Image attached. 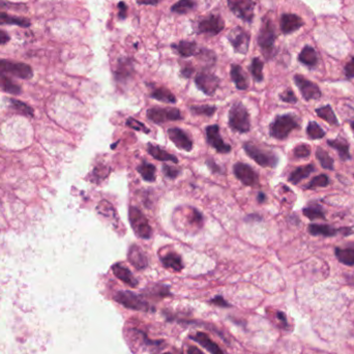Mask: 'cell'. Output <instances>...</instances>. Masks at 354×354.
Masks as SVG:
<instances>
[{
	"instance_id": "40",
	"label": "cell",
	"mask_w": 354,
	"mask_h": 354,
	"mask_svg": "<svg viewBox=\"0 0 354 354\" xmlns=\"http://www.w3.org/2000/svg\"><path fill=\"white\" fill-rule=\"evenodd\" d=\"M302 212H303V215L308 219H310L311 221H314V220H317V219L325 220V215H324L322 207H320L319 205H317V204H314V205H311V206L303 208Z\"/></svg>"
},
{
	"instance_id": "34",
	"label": "cell",
	"mask_w": 354,
	"mask_h": 354,
	"mask_svg": "<svg viewBox=\"0 0 354 354\" xmlns=\"http://www.w3.org/2000/svg\"><path fill=\"white\" fill-rule=\"evenodd\" d=\"M335 254L337 259L341 263L348 266L354 265V249H352V247H347V249L337 247Z\"/></svg>"
},
{
	"instance_id": "1",
	"label": "cell",
	"mask_w": 354,
	"mask_h": 354,
	"mask_svg": "<svg viewBox=\"0 0 354 354\" xmlns=\"http://www.w3.org/2000/svg\"><path fill=\"white\" fill-rule=\"evenodd\" d=\"M276 39L277 34L274 22L268 17H265L262 21L261 28L259 30L258 44L260 46L261 51L266 59H270L274 56Z\"/></svg>"
},
{
	"instance_id": "48",
	"label": "cell",
	"mask_w": 354,
	"mask_h": 354,
	"mask_svg": "<svg viewBox=\"0 0 354 354\" xmlns=\"http://www.w3.org/2000/svg\"><path fill=\"white\" fill-rule=\"evenodd\" d=\"M126 125H127L128 127L133 128V129H136V131H138V132L149 133V129L146 127V125H145L144 123L140 122V121L137 120V119H134V118H132V117L127 118Z\"/></svg>"
},
{
	"instance_id": "42",
	"label": "cell",
	"mask_w": 354,
	"mask_h": 354,
	"mask_svg": "<svg viewBox=\"0 0 354 354\" xmlns=\"http://www.w3.org/2000/svg\"><path fill=\"white\" fill-rule=\"evenodd\" d=\"M306 134L313 140L322 139L325 136V132L320 127V125L315 121H311L306 127Z\"/></svg>"
},
{
	"instance_id": "56",
	"label": "cell",
	"mask_w": 354,
	"mask_h": 354,
	"mask_svg": "<svg viewBox=\"0 0 354 354\" xmlns=\"http://www.w3.org/2000/svg\"><path fill=\"white\" fill-rule=\"evenodd\" d=\"M207 166L209 167V169L212 172H215V173H220L221 172V167L214 162V160H208L207 161Z\"/></svg>"
},
{
	"instance_id": "49",
	"label": "cell",
	"mask_w": 354,
	"mask_h": 354,
	"mask_svg": "<svg viewBox=\"0 0 354 354\" xmlns=\"http://www.w3.org/2000/svg\"><path fill=\"white\" fill-rule=\"evenodd\" d=\"M148 292L150 295H158V296H160V297L168 296V295L170 294L169 287L163 286V285H158V286L152 287L151 289L148 290Z\"/></svg>"
},
{
	"instance_id": "54",
	"label": "cell",
	"mask_w": 354,
	"mask_h": 354,
	"mask_svg": "<svg viewBox=\"0 0 354 354\" xmlns=\"http://www.w3.org/2000/svg\"><path fill=\"white\" fill-rule=\"evenodd\" d=\"M118 18L120 20H124L126 18V14H127V6L123 1H120L118 3Z\"/></svg>"
},
{
	"instance_id": "14",
	"label": "cell",
	"mask_w": 354,
	"mask_h": 354,
	"mask_svg": "<svg viewBox=\"0 0 354 354\" xmlns=\"http://www.w3.org/2000/svg\"><path fill=\"white\" fill-rule=\"evenodd\" d=\"M233 172L236 178L246 186H254L259 182L257 173L249 165L243 163H236L233 167Z\"/></svg>"
},
{
	"instance_id": "5",
	"label": "cell",
	"mask_w": 354,
	"mask_h": 354,
	"mask_svg": "<svg viewBox=\"0 0 354 354\" xmlns=\"http://www.w3.org/2000/svg\"><path fill=\"white\" fill-rule=\"evenodd\" d=\"M243 149L252 160L264 168H275L278 165V157L274 152L264 150L253 143L247 142L243 145Z\"/></svg>"
},
{
	"instance_id": "13",
	"label": "cell",
	"mask_w": 354,
	"mask_h": 354,
	"mask_svg": "<svg viewBox=\"0 0 354 354\" xmlns=\"http://www.w3.org/2000/svg\"><path fill=\"white\" fill-rule=\"evenodd\" d=\"M197 87L206 96H214L220 85V79L211 73L201 72L195 78Z\"/></svg>"
},
{
	"instance_id": "7",
	"label": "cell",
	"mask_w": 354,
	"mask_h": 354,
	"mask_svg": "<svg viewBox=\"0 0 354 354\" xmlns=\"http://www.w3.org/2000/svg\"><path fill=\"white\" fill-rule=\"evenodd\" d=\"M227 38L236 53L244 55L249 51L251 37L249 32L245 31L243 28L239 26L232 28L229 31Z\"/></svg>"
},
{
	"instance_id": "23",
	"label": "cell",
	"mask_w": 354,
	"mask_h": 354,
	"mask_svg": "<svg viewBox=\"0 0 354 354\" xmlns=\"http://www.w3.org/2000/svg\"><path fill=\"white\" fill-rule=\"evenodd\" d=\"M172 47L175 49L177 54H179L181 57H184V58L197 55L199 52L197 44L194 42L181 41L178 44L173 45Z\"/></svg>"
},
{
	"instance_id": "24",
	"label": "cell",
	"mask_w": 354,
	"mask_h": 354,
	"mask_svg": "<svg viewBox=\"0 0 354 354\" xmlns=\"http://www.w3.org/2000/svg\"><path fill=\"white\" fill-rule=\"evenodd\" d=\"M147 151L149 155L158 161H162V162H172L174 164L178 163V159H177L175 156L171 155V153L167 152L166 150L162 149L159 146L152 145V144H148L147 145Z\"/></svg>"
},
{
	"instance_id": "44",
	"label": "cell",
	"mask_w": 354,
	"mask_h": 354,
	"mask_svg": "<svg viewBox=\"0 0 354 354\" xmlns=\"http://www.w3.org/2000/svg\"><path fill=\"white\" fill-rule=\"evenodd\" d=\"M328 183H329V178L327 177V175L320 174L314 177V178L309 182V184L305 186V188L312 190V188H316V187H324L327 186Z\"/></svg>"
},
{
	"instance_id": "39",
	"label": "cell",
	"mask_w": 354,
	"mask_h": 354,
	"mask_svg": "<svg viewBox=\"0 0 354 354\" xmlns=\"http://www.w3.org/2000/svg\"><path fill=\"white\" fill-rule=\"evenodd\" d=\"M263 66L264 63L260 58L255 57L252 60V63L250 65V72L257 82L263 81Z\"/></svg>"
},
{
	"instance_id": "38",
	"label": "cell",
	"mask_w": 354,
	"mask_h": 354,
	"mask_svg": "<svg viewBox=\"0 0 354 354\" xmlns=\"http://www.w3.org/2000/svg\"><path fill=\"white\" fill-rule=\"evenodd\" d=\"M316 158L318 159V161H319L320 165L324 169H327V170L334 169V159L328 155L327 151H325L321 147L317 148Z\"/></svg>"
},
{
	"instance_id": "17",
	"label": "cell",
	"mask_w": 354,
	"mask_h": 354,
	"mask_svg": "<svg viewBox=\"0 0 354 354\" xmlns=\"http://www.w3.org/2000/svg\"><path fill=\"white\" fill-rule=\"evenodd\" d=\"M303 26L302 19L294 14H284L281 17V30L284 34H290Z\"/></svg>"
},
{
	"instance_id": "55",
	"label": "cell",
	"mask_w": 354,
	"mask_h": 354,
	"mask_svg": "<svg viewBox=\"0 0 354 354\" xmlns=\"http://www.w3.org/2000/svg\"><path fill=\"white\" fill-rule=\"evenodd\" d=\"M210 302L216 304V305H219V306H223V308H227V306H230V304L222 296H216L214 299L210 300Z\"/></svg>"
},
{
	"instance_id": "51",
	"label": "cell",
	"mask_w": 354,
	"mask_h": 354,
	"mask_svg": "<svg viewBox=\"0 0 354 354\" xmlns=\"http://www.w3.org/2000/svg\"><path fill=\"white\" fill-rule=\"evenodd\" d=\"M280 99L283 101V102H285V103H290V104H295L297 102V99L296 97H295V94L294 92L289 88L287 90H285L283 93L280 94Z\"/></svg>"
},
{
	"instance_id": "4",
	"label": "cell",
	"mask_w": 354,
	"mask_h": 354,
	"mask_svg": "<svg viewBox=\"0 0 354 354\" xmlns=\"http://www.w3.org/2000/svg\"><path fill=\"white\" fill-rule=\"evenodd\" d=\"M128 220L133 228V231L139 238L149 239L152 234V229L149 222L138 207L131 206L128 209Z\"/></svg>"
},
{
	"instance_id": "43",
	"label": "cell",
	"mask_w": 354,
	"mask_h": 354,
	"mask_svg": "<svg viewBox=\"0 0 354 354\" xmlns=\"http://www.w3.org/2000/svg\"><path fill=\"white\" fill-rule=\"evenodd\" d=\"M10 104H11V107H13L15 110H17L18 112H20L21 114H24L29 117L33 116V110L25 103L15 100V99H10Z\"/></svg>"
},
{
	"instance_id": "62",
	"label": "cell",
	"mask_w": 354,
	"mask_h": 354,
	"mask_svg": "<svg viewBox=\"0 0 354 354\" xmlns=\"http://www.w3.org/2000/svg\"><path fill=\"white\" fill-rule=\"evenodd\" d=\"M351 129H352V132H353V134H354V121L351 122Z\"/></svg>"
},
{
	"instance_id": "52",
	"label": "cell",
	"mask_w": 354,
	"mask_h": 354,
	"mask_svg": "<svg viewBox=\"0 0 354 354\" xmlns=\"http://www.w3.org/2000/svg\"><path fill=\"white\" fill-rule=\"evenodd\" d=\"M191 220V223L194 224V225H197V226H201L202 225V223H203V217H202V214L201 212H199L197 209H193L192 211V216L190 218Z\"/></svg>"
},
{
	"instance_id": "33",
	"label": "cell",
	"mask_w": 354,
	"mask_h": 354,
	"mask_svg": "<svg viewBox=\"0 0 354 354\" xmlns=\"http://www.w3.org/2000/svg\"><path fill=\"white\" fill-rule=\"evenodd\" d=\"M0 24H8V25H18L21 27H28L30 22L25 18L14 17L10 16L3 11H0Z\"/></svg>"
},
{
	"instance_id": "58",
	"label": "cell",
	"mask_w": 354,
	"mask_h": 354,
	"mask_svg": "<svg viewBox=\"0 0 354 354\" xmlns=\"http://www.w3.org/2000/svg\"><path fill=\"white\" fill-rule=\"evenodd\" d=\"M194 73V68L193 67H188V66H185L181 69V75L185 78H190Z\"/></svg>"
},
{
	"instance_id": "57",
	"label": "cell",
	"mask_w": 354,
	"mask_h": 354,
	"mask_svg": "<svg viewBox=\"0 0 354 354\" xmlns=\"http://www.w3.org/2000/svg\"><path fill=\"white\" fill-rule=\"evenodd\" d=\"M138 4L141 5H157L159 0H136Z\"/></svg>"
},
{
	"instance_id": "59",
	"label": "cell",
	"mask_w": 354,
	"mask_h": 354,
	"mask_svg": "<svg viewBox=\"0 0 354 354\" xmlns=\"http://www.w3.org/2000/svg\"><path fill=\"white\" fill-rule=\"evenodd\" d=\"M8 41H9V35L5 31L0 29V45H4Z\"/></svg>"
},
{
	"instance_id": "47",
	"label": "cell",
	"mask_w": 354,
	"mask_h": 354,
	"mask_svg": "<svg viewBox=\"0 0 354 354\" xmlns=\"http://www.w3.org/2000/svg\"><path fill=\"white\" fill-rule=\"evenodd\" d=\"M110 172V169L105 167L104 165H101V166H97L93 170V176H94V181L96 182H100L101 180H103L104 178L108 176Z\"/></svg>"
},
{
	"instance_id": "31",
	"label": "cell",
	"mask_w": 354,
	"mask_h": 354,
	"mask_svg": "<svg viewBox=\"0 0 354 354\" xmlns=\"http://www.w3.org/2000/svg\"><path fill=\"white\" fill-rule=\"evenodd\" d=\"M138 173L142 176V178L145 181L148 182H152L156 180V167L153 166L152 164L147 163V162H143L141 165H139L137 168Z\"/></svg>"
},
{
	"instance_id": "29",
	"label": "cell",
	"mask_w": 354,
	"mask_h": 354,
	"mask_svg": "<svg viewBox=\"0 0 354 354\" xmlns=\"http://www.w3.org/2000/svg\"><path fill=\"white\" fill-rule=\"evenodd\" d=\"M314 170H315V168L313 165H306V166L298 167L290 174L289 181L294 184L299 183L302 179L306 178V177H309L314 172Z\"/></svg>"
},
{
	"instance_id": "15",
	"label": "cell",
	"mask_w": 354,
	"mask_h": 354,
	"mask_svg": "<svg viewBox=\"0 0 354 354\" xmlns=\"http://www.w3.org/2000/svg\"><path fill=\"white\" fill-rule=\"evenodd\" d=\"M206 139L208 144L214 147L220 153H228L231 151V146L224 142L220 134V126L218 124L208 125L206 127Z\"/></svg>"
},
{
	"instance_id": "37",
	"label": "cell",
	"mask_w": 354,
	"mask_h": 354,
	"mask_svg": "<svg viewBox=\"0 0 354 354\" xmlns=\"http://www.w3.org/2000/svg\"><path fill=\"white\" fill-rule=\"evenodd\" d=\"M0 88L11 94H18L21 91L20 86L3 73H0Z\"/></svg>"
},
{
	"instance_id": "19",
	"label": "cell",
	"mask_w": 354,
	"mask_h": 354,
	"mask_svg": "<svg viewBox=\"0 0 354 354\" xmlns=\"http://www.w3.org/2000/svg\"><path fill=\"white\" fill-rule=\"evenodd\" d=\"M112 271L113 274L115 275V277L117 279H119L120 281H122L124 284L128 285L129 287L135 288L138 285V281L137 279L133 276V274L131 273V270L128 268H126L125 266H123L122 264H114L112 266Z\"/></svg>"
},
{
	"instance_id": "53",
	"label": "cell",
	"mask_w": 354,
	"mask_h": 354,
	"mask_svg": "<svg viewBox=\"0 0 354 354\" xmlns=\"http://www.w3.org/2000/svg\"><path fill=\"white\" fill-rule=\"evenodd\" d=\"M345 75L348 79L354 78V57L345 65Z\"/></svg>"
},
{
	"instance_id": "8",
	"label": "cell",
	"mask_w": 354,
	"mask_h": 354,
	"mask_svg": "<svg viewBox=\"0 0 354 354\" xmlns=\"http://www.w3.org/2000/svg\"><path fill=\"white\" fill-rule=\"evenodd\" d=\"M146 116L155 123H164L167 121H176L182 119V115L177 108L153 107L147 110Z\"/></svg>"
},
{
	"instance_id": "16",
	"label": "cell",
	"mask_w": 354,
	"mask_h": 354,
	"mask_svg": "<svg viewBox=\"0 0 354 354\" xmlns=\"http://www.w3.org/2000/svg\"><path fill=\"white\" fill-rule=\"evenodd\" d=\"M169 139L178 147L185 151H191L193 149V141L187 136V134L179 127H170L168 129Z\"/></svg>"
},
{
	"instance_id": "63",
	"label": "cell",
	"mask_w": 354,
	"mask_h": 354,
	"mask_svg": "<svg viewBox=\"0 0 354 354\" xmlns=\"http://www.w3.org/2000/svg\"><path fill=\"white\" fill-rule=\"evenodd\" d=\"M164 354H171V353H164Z\"/></svg>"
},
{
	"instance_id": "45",
	"label": "cell",
	"mask_w": 354,
	"mask_h": 354,
	"mask_svg": "<svg viewBox=\"0 0 354 354\" xmlns=\"http://www.w3.org/2000/svg\"><path fill=\"white\" fill-rule=\"evenodd\" d=\"M191 110L195 114L210 117L216 113L217 108L215 106H192Z\"/></svg>"
},
{
	"instance_id": "46",
	"label": "cell",
	"mask_w": 354,
	"mask_h": 354,
	"mask_svg": "<svg viewBox=\"0 0 354 354\" xmlns=\"http://www.w3.org/2000/svg\"><path fill=\"white\" fill-rule=\"evenodd\" d=\"M293 155L297 159H305L311 155V147L306 144L297 145L293 150Z\"/></svg>"
},
{
	"instance_id": "28",
	"label": "cell",
	"mask_w": 354,
	"mask_h": 354,
	"mask_svg": "<svg viewBox=\"0 0 354 354\" xmlns=\"http://www.w3.org/2000/svg\"><path fill=\"white\" fill-rule=\"evenodd\" d=\"M97 210L102 217L111 221L112 223L118 222L116 210L113 207V205L109 201H107V200H102L97 206Z\"/></svg>"
},
{
	"instance_id": "30",
	"label": "cell",
	"mask_w": 354,
	"mask_h": 354,
	"mask_svg": "<svg viewBox=\"0 0 354 354\" xmlns=\"http://www.w3.org/2000/svg\"><path fill=\"white\" fill-rule=\"evenodd\" d=\"M309 232L314 236H325V237H330V236H336L339 232H342V229H335L328 225H318V224H312L309 226Z\"/></svg>"
},
{
	"instance_id": "3",
	"label": "cell",
	"mask_w": 354,
	"mask_h": 354,
	"mask_svg": "<svg viewBox=\"0 0 354 354\" xmlns=\"http://www.w3.org/2000/svg\"><path fill=\"white\" fill-rule=\"evenodd\" d=\"M229 126L237 133H247L250 131V115L241 103H236L231 107L229 111Z\"/></svg>"
},
{
	"instance_id": "18",
	"label": "cell",
	"mask_w": 354,
	"mask_h": 354,
	"mask_svg": "<svg viewBox=\"0 0 354 354\" xmlns=\"http://www.w3.org/2000/svg\"><path fill=\"white\" fill-rule=\"evenodd\" d=\"M127 259H128L129 263H131L137 269H144L148 265V260H147L146 255L144 254L143 250L136 244H133L129 246L128 252H127Z\"/></svg>"
},
{
	"instance_id": "21",
	"label": "cell",
	"mask_w": 354,
	"mask_h": 354,
	"mask_svg": "<svg viewBox=\"0 0 354 354\" xmlns=\"http://www.w3.org/2000/svg\"><path fill=\"white\" fill-rule=\"evenodd\" d=\"M193 340H195L197 343H199L201 346H203L208 352H210L211 354H226L224 352L220 346L215 343L214 341H212L206 334L204 333H197L194 337Z\"/></svg>"
},
{
	"instance_id": "41",
	"label": "cell",
	"mask_w": 354,
	"mask_h": 354,
	"mask_svg": "<svg viewBox=\"0 0 354 354\" xmlns=\"http://www.w3.org/2000/svg\"><path fill=\"white\" fill-rule=\"evenodd\" d=\"M271 320H273L276 325L281 328V329H285L287 330L289 328V323L287 320V316L281 312V311H273V313H269Z\"/></svg>"
},
{
	"instance_id": "11",
	"label": "cell",
	"mask_w": 354,
	"mask_h": 354,
	"mask_svg": "<svg viewBox=\"0 0 354 354\" xmlns=\"http://www.w3.org/2000/svg\"><path fill=\"white\" fill-rule=\"evenodd\" d=\"M225 28V22L219 15H209L206 18L202 19L198 23L197 32L199 34H208L214 37L219 34Z\"/></svg>"
},
{
	"instance_id": "60",
	"label": "cell",
	"mask_w": 354,
	"mask_h": 354,
	"mask_svg": "<svg viewBox=\"0 0 354 354\" xmlns=\"http://www.w3.org/2000/svg\"><path fill=\"white\" fill-rule=\"evenodd\" d=\"M187 354H204V353L201 350H200L199 348L191 346V347H188V349H187Z\"/></svg>"
},
{
	"instance_id": "12",
	"label": "cell",
	"mask_w": 354,
	"mask_h": 354,
	"mask_svg": "<svg viewBox=\"0 0 354 354\" xmlns=\"http://www.w3.org/2000/svg\"><path fill=\"white\" fill-rule=\"evenodd\" d=\"M294 82L298 87L302 98L305 101L318 100L321 98V91L319 87H318V85L315 84L314 82L308 80L301 75H295Z\"/></svg>"
},
{
	"instance_id": "35",
	"label": "cell",
	"mask_w": 354,
	"mask_h": 354,
	"mask_svg": "<svg viewBox=\"0 0 354 354\" xmlns=\"http://www.w3.org/2000/svg\"><path fill=\"white\" fill-rule=\"evenodd\" d=\"M197 6V3L195 0H179L178 2H176L175 4L172 5L171 10L175 14L178 15H184L190 13V11L194 10Z\"/></svg>"
},
{
	"instance_id": "27",
	"label": "cell",
	"mask_w": 354,
	"mask_h": 354,
	"mask_svg": "<svg viewBox=\"0 0 354 354\" xmlns=\"http://www.w3.org/2000/svg\"><path fill=\"white\" fill-rule=\"evenodd\" d=\"M327 144L339 152L340 158L342 161H347L351 158L350 152H349V144H348V142H346L345 140L340 139V138L334 139V140H328Z\"/></svg>"
},
{
	"instance_id": "2",
	"label": "cell",
	"mask_w": 354,
	"mask_h": 354,
	"mask_svg": "<svg viewBox=\"0 0 354 354\" xmlns=\"http://www.w3.org/2000/svg\"><path fill=\"white\" fill-rule=\"evenodd\" d=\"M299 126L297 122V118L292 114H285L277 116L274 122L270 124L269 133L270 136L278 139L284 140L286 139L293 129Z\"/></svg>"
},
{
	"instance_id": "25",
	"label": "cell",
	"mask_w": 354,
	"mask_h": 354,
	"mask_svg": "<svg viewBox=\"0 0 354 354\" xmlns=\"http://www.w3.org/2000/svg\"><path fill=\"white\" fill-rule=\"evenodd\" d=\"M298 60L309 67H314L318 63V55L311 46H305L298 55Z\"/></svg>"
},
{
	"instance_id": "22",
	"label": "cell",
	"mask_w": 354,
	"mask_h": 354,
	"mask_svg": "<svg viewBox=\"0 0 354 354\" xmlns=\"http://www.w3.org/2000/svg\"><path fill=\"white\" fill-rule=\"evenodd\" d=\"M230 74H231V79L234 82L236 88L239 90L247 89V87H249V82H247V79L244 73L242 72V68L240 65L232 64Z\"/></svg>"
},
{
	"instance_id": "6",
	"label": "cell",
	"mask_w": 354,
	"mask_h": 354,
	"mask_svg": "<svg viewBox=\"0 0 354 354\" xmlns=\"http://www.w3.org/2000/svg\"><path fill=\"white\" fill-rule=\"evenodd\" d=\"M115 300L131 310L144 312L153 311V308H151L147 301L131 291H119L115 295Z\"/></svg>"
},
{
	"instance_id": "20",
	"label": "cell",
	"mask_w": 354,
	"mask_h": 354,
	"mask_svg": "<svg viewBox=\"0 0 354 354\" xmlns=\"http://www.w3.org/2000/svg\"><path fill=\"white\" fill-rule=\"evenodd\" d=\"M134 73V64L131 59L121 58L118 60V65L115 70L116 80L123 82L131 78Z\"/></svg>"
},
{
	"instance_id": "32",
	"label": "cell",
	"mask_w": 354,
	"mask_h": 354,
	"mask_svg": "<svg viewBox=\"0 0 354 354\" xmlns=\"http://www.w3.org/2000/svg\"><path fill=\"white\" fill-rule=\"evenodd\" d=\"M150 97L152 99L164 103H171V104L176 103L175 96L166 87H160L155 89L150 93Z\"/></svg>"
},
{
	"instance_id": "10",
	"label": "cell",
	"mask_w": 354,
	"mask_h": 354,
	"mask_svg": "<svg viewBox=\"0 0 354 354\" xmlns=\"http://www.w3.org/2000/svg\"><path fill=\"white\" fill-rule=\"evenodd\" d=\"M0 73L9 74L20 79H30L33 76L32 68L26 64L21 62H14L0 59Z\"/></svg>"
},
{
	"instance_id": "50",
	"label": "cell",
	"mask_w": 354,
	"mask_h": 354,
	"mask_svg": "<svg viewBox=\"0 0 354 354\" xmlns=\"http://www.w3.org/2000/svg\"><path fill=\"white\" fill-rule=\"evenodd\" d=\"M163 172H164L165 175H166V177H168V178L174 179V178H176L177 176L179 175L180 170L178 168H176V167L168 166V165H164V166H163Z\"/></svg>"
},
{
	"instance_id": "26",
	"label": "cell",
	"mask_w": 354,
	"mask_h": 354,
	"mask_svg": "<svg viewBox=\"0 0 354 354\" xmlns=\"http://www.w3.org/2000/svg\"><path fill=\"white\" fill-rule=\"evenodd\" d=\"M162 263L166 268L173 269L175 271H181L183 269V262L181 257L176 253H168L162 257Z\"/></svg>"
},
{
	"instance_id": "61",
	"label": "cell",
	"mask_w": 354,
	"mask_h": 354,
	"mask_svg": "<svg viewBox=\"0 0 354 354\" xmlns=\"http://www.w3.org/2000/svg\"><path fill=\"white\" fill-rule=\"evenodd\" d=\"M257 199H258V202H259V203H263V202H265L266 196H265L264 193H259Z\"/></svg>"
},
{
	"instance_id": "36",
	"label": "cell",
	"mask_w": 354,
	"mask_h": 354,
	"mask_svg": "<svg viewBox=\"0 0 354 354\" xmlns=\"http://www.w3.org/2000/svg\"><path fill=\"white\" fill-rule=\"evenodd\" d=\"M316 113H317L318 116H319L320 118H322V119L325 120L327 123L332 124V125H338L339 124V121L337 119V116H336L333 108L330 107L329 105H326V106H323V107L318 108L316 110Z\"/></svg>"
},
{
	"instance_id": "9",
	"label": "cell",
	"mask_w": 354,
	"mask_h": 354,
	"mask_svg": "<svg viewBox=\"0 0 354 354\" xmlns=\"http://www.w3.org/2000/svg\"><path fill=\"white\" fill-rule=\"evenodd\" d=\"M227 3L236 17L246 23H252L255 8L253 0H227Z\"/></svg>"
}]
</instances>
